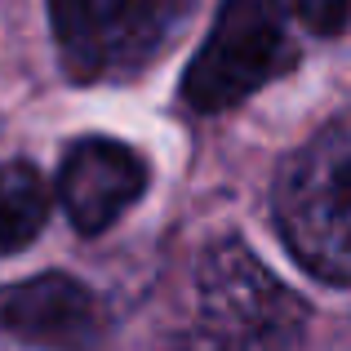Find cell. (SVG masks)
Instances as JSON below:
<instances>
[{
    "instance_id": "obj_1",
    "label": "cell",
    "mask_w": 351,
    "mask_h": 351,
    "mask_svg": "<svg viewBox=\"0 0 351 351\" xmlns=\"http://www.w3.org/2000/svg\"><path fill=\"white\" fill-rule=\"evenodd\" d=\"M276 227L325 285H351V112L320 125L276 173Z\"/></svg>"
},
{
    "instance_id": "obj_2",
    "label": "cell",
    "mask_w": 351,
    "mask_h": 351,
    "mask_svg": "<svg viewBox=\"0 0 351 351\" xmlns=\"http://www.w3.org/2000/svg\"><path fill=\"white\" fill-rule=\"evenodd\" d=\"M293 58L298 45L289 36L285 0H223L205 45L182 76V98L200 116L232 112L249 94L285 76Z\"/></svg>"
},
{
    "instance_id": "obj_3",
    "label": "cell",
    "mask_w": 351,
    "mask_h": 351,
    "mask_svg": "<svg viewBox=\"0 0 351 351\" xmlns=\"http://www.w3.org/2000/svg\"><path fill=\"white\" fill-rule=\"evenodd\" d=\"M200 325L214 343L232 347H289L307 329V302L280 285L240 240L205 249L196 271Z\"/></svg>"
},
{
    "instance_id": "obj_4",
    "label": "cell",
    "mask_w": 351,
    "mask_h": 351,
    "mask_svg": "<svg viewBox=\"0 0 351 351\" xmlns=\"http://www.w3.org/2000/svg\"><path fill=\"white\" fill-rule=\"evenodd\" d=\"M196 0H49L62 67L76 80L129 76L173 40Z\"/></svg>"
},
{
    "instance_id": "obj_5",
    "label": "cell",
    "mask_w": 351,
    "mask_h": 351,
    "mask_svg": "<svg viewBox=\"0 0 351 351\" xmlns=\"http://www.w3.org/2000/svg\"><path fill=\"white\" fill-rule=\"evenodd\" d=\"M147 191V165L116 138H80L58 169V200L71 227L98 236Z\"/></svg>"
},
{
    "instance_id": "obj_6",
    "label": "cell",
    "mask_w": 351,
    "mask_h": 351,
    "mask_svg": "<svg viewBox=\"0 0 351 351\" xmlns=\"http://www.w3.org/2000/svg\"><path fill=\"white\" fill-rule=\"evenodd\" d=\"M103 325L98 298L76 280V276H32L0 293V329L23 343L45 347H71L89 343Z\"/></svg>"
},
{
    "instance_id": "obj_7",
    "label": "cell",
    "mask_w": 351,
    "mask_h": 351,
    "mask_svg": "<svg viewBox=\"0 0 351 351\" xmlns=\"http://www.w3.org/2000/svg\"><path fill=\"white\" fill-rule=\"evenodd\" d=\"M49 223V187L32 165H0V254L27 249Z\"/></svg>"
},
{
    "instance_id": "obj_8",
    "label": "cell",
    "mask_w": 351,
    "mask_h": 351,
    "mask_svg": "<svg viewBox=\"0 0 351 351\" xmlns=\"http://www.w3.org/2000/svg\"><path fill=\"white\" fill-rule=\"evenodd\" d=\"M293 14L307 32L338 36L351 27V0H293Z\"/></svg>"
}]
</instances>
